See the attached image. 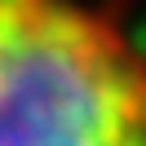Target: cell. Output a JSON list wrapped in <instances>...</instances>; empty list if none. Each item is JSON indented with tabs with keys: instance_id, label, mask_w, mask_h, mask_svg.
<instances>
[{
	"instance_id": "6da1fadb",
	"label": "cell",
	"mask_w": 146,
	"mask_h": 146,
	"mask_svg": "<svg viewBox=\"0 0 146 146\" xmlns=\"http://www.w3.org/2000/svg\"><path fill=\"white\" fill-rule=\"evenodd\" d=\"M0 146H146V40L115 0H0Z\"/></svg>"
}]
</instances>
